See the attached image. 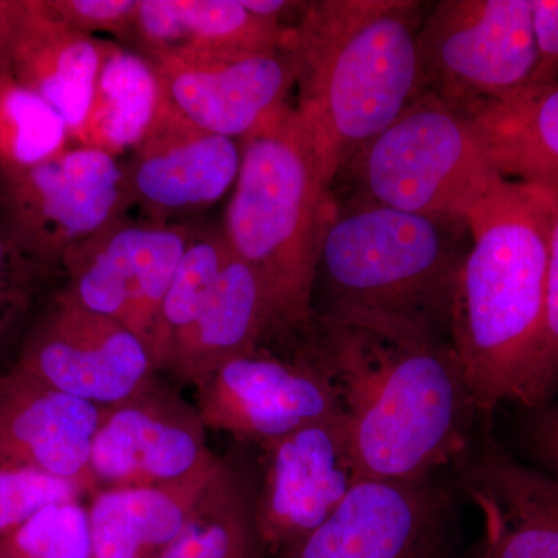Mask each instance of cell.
Here are the masks:
<instances>
[{"mask_svg": "<svg viewBox=\"0 0 558 558\" xmlns=\"http://www.w3.org/2000/svg\"><path fill=\"white\" fill-rule=\"evenodd\" d=\"M301 349L339 396L359 480L417 481L464 457L480 413L454 349L379 317H315Z\"/></svg>", "mask_w": 558, "mask_h": 558, "instance_id": "6da1fadb", "label": "cell"}, {"mask_svg": "<svg viewBox=\"0 0 558 558\" xmlns=\"http://www.w3.org/2000/svg\"><path fill=\"white\" fill-rule=\"evenodd\" d=\"M557 220L556 194L505 178L469 216L449 339L480 416L526 398Z\"/></svg>", "mask_w": 558, "mask_h": 558, "instance_id": "7a4b0ae2", "label": "cell"}, {"mask_svg": "<svg viewBox=\"0 0 558 558\" xmlns=\"http://www.w3.org/2000/svg\"><path fill=\"white\" fill-rule=\"evenodd\" d=\"M424 3L312 0L292 28L295 109L330 180L422 94Z\"/></svg>", "mask_w": 558, "mask_h": 558, "instance_id": "3957f363", "label": "cell"}, {"mask_svg": "<svg viewBox=\"0 0 558 558\" xmlns=\"http://www.w3.org/2000/svg\"><path fill=\"white\" fill-rule=\"evenodd\" d=\"M240 146L223 234L263 286L274 343L295 347L314 325L319 250L336 208L333 182L290 105L241 138Z\"/></svg>", "mask_w": 558, "mask_h": 558, "instance_id": "277c9868", "label": "cell"}, {"mask_svg": "<svg viewBox=\"0 0 558 558\" xmlns=\"http://www.w3.org/2000/svg\"><path fill=\"white\" fill-rule=\"evenodd\" d=\"M462 223L355 201L336 204L314 289L315 317L398 319L449 339L451 307L468 255ZM450 340V339H449Z\"/></svg>", "mask_w": 558, "mask_h": 558, "instance_id": "5b68a950", "label": "cell"}, {"mask_svg": "<svg viewBox=\"0 0 558 558\" xmlns=\"http://www.w3.org/2000/svg\"><path fill=\"white\" fill-rule=\"evenodd\" d=\"M348 163L359 201L462 226L502 179L469 117L432 94L418 95Z\"/></svg>", "mask_w": 558, "mask_h": 558, "instance_id": "8992f818", "label": "cell"}, {"mask_svg": "<svg viewBox=\"0 0 558 558\" xmlns=\"http://www.w3.org/2000/svg\"><path fill=\"white\" fill-rule=\"evenodd\" d=\"M422 94L472 116L531 87L537 69L532 0H442L417 36Z\"/></svg>", "mask_w": 558, "mask_h": 558, "instance_id": "52a82bcc", "label": "cell"}, {"mask_svg": "<svg viewBox=\"0 0 558 558\" xmlns=\"http://www.w3.org/2000/svg\"><path fill=\"white\" fill-rule=\"evenodd\" d=\"M132 205L123 165L81 146L28 167L0 165V226L44 275Z\"/></svg>", "mask_w": 558, "mask_h": 558, "instance_id": "ba28073f", "label": "cell"}, {"mask_svg": "<svg viewBox=\"0 0 558 558\" xmlns=\"http://www.w3.org/2000/svg\"><path fill=\"white\" fill-rule=\"evenodd\" d=\"M458 498L440 475L360 480L325 523L270 558H459Z\"/></svg>", "mask_w": 558, "mask_h": 558, "instance_id": "9c48e42d", "label": "cell"}, {"mask_svg": "<svg viewBox=\"0 0 558 558\" xmlns=\"http://www.w3.org/2000/svg\"><path fill=\"white\" fill-rule=\"evenodd\" d=\"M191 236L182 223L121 216L65 255L64 289L87 310L126 326L157 366L161 304Z\"/></svg>", "mask_w": 558, "mask_h": 558, "instance_id": "30bf717a", "label": "cell"}, {"mask_svg": "<svg viewBox=\"0 0 558 558\" xmlns=\"http://www.w3.org/2000/svg\"><path fill=\"white\" fill-rule=\"evenodd\" d=\"M14 366L100 409L138 395L160 374L134 332L87 310L64 288L28 333Z\"/></svg>", "mask_w": 558, "mask_h": 558, "instance_id": "8fae6325", "label": "cell"}, {"mask_svg": "<svg viewBox=\"0 0 558 558\" xmlns=\"http://www.w3.org/2000/svg\"><path fill=\"white\" fill-rule=\"evenodd\" d=\"M196 391L207 429L258 447L314 422L343 416L336 388L301 347L288 355L263 347L231 359Z\"/></svg>", "mask_w": 558, "mask_h": 558, "instance_id": "7c38bea8", "label": "cell"}, {"mask_svg": "<svg viewBox=\"0 0 558 558\" xmlns=\"http://www.w3.org/2000/svg\"><path fill=\"white\" fill-rule=\"evenodd\" d=\"M480 416L451 468L458 497L480 513L478 538L459 558H558V480L505 450Z\"/></svg>", "mask_w": 558, "mask_h": 558, "instance_id": "4fadbf2b", "label": "cell"}, {"mask_svg": "<svg viewBox=\"0 0 558 558\" xmlns=\"http://www.w3.org/2000/svg\"><path fill=\"white\" fill-rule=\"evenodd\" d=\"M259 449L253 510L270 558L325 523L360 480L344 416L314 422Z\"/></svg>", "mask_w": 558, "mask_h": 558, "instance_id": "5bb4252c", "label": "cell"}, {"mask_svg": "<svg viewBox=\"0 0 558 558\" xmlns=\"http://www.w3.org/2000/svg\"><path fill=\"white\" fill-rule=\"evenodd\" d=\"M218 458L197 407L157 377L138 395L102 409L87 469L95 494L174 483Z\"/></svg>", "mask_w": 558, "mask_h": 558, "instance_id": "9a60e30c", "label": "cell"}, {"mask_svg": "<svg viewBox=\"0 0 558 558\" xmlns=\"http://www.w3.org/2000/svg\"><path fill=\"white\" fill-rule=\"evenodd\" d=\"M165 105L194 126L244 138L288 105L296 69L288 47L153 62Z\"/></svg>", "mask_w": 558, "mask_h": 558, "instance_id": "2e32d148", "label": "cell"}, {"mask_svg": "<svg viewBox=\"0 0 558 558\" xmlns=\"http://www.w3.org/2000/svg\"><path fill=\"white\" fill-rule=\"evenodd\" d=\"M240 168L236 140L194 126L165 100L123 165L132 204L142 207L146 219L163 222L211 207L236 183Z\"/></svg>", "mask_w": 558, "mask_h": 558, "instance_id": "e0dca14e", "label": "cell"}, {"mask_svg": "<svg viewBox=\"0 0 558 558\" xmlns=\"http://www.w3.org/2000/svg\"><path fill=\"white\" fill-rule=\"evenodd\" d=\"M102 409L11 366L0 371V465L50 473L89 487L92 439Z\"/></svg>", "mask_w": 558, "mask_h": 558, "instance_id": "ac0fdd59", "label": "cell"}, {"mask_svg": "<svg viewBox=\"0 0 558 558\" xmlns=\"http://www.w3.org/2000/svg\"><path fill=\"white\" fill-rule=\"evenodd\" d=\"M292 28L255 16L241 0H138L130 46L159 62L288 47Z\"/></svg>", "mask_w": 558, "mask_h": 558, "instance_id": "d6986e66", "label": "cell"}, {"mask_svg": "<svg viewBox=\"0 0 558 558\" xmlns=\"http://www.w3.org/2000/svg\"><path fill=\"white\" fill-rule=\"evenodd\" d=\"M274 343V323L255 271L231 256L199 317L178 333L163 373L199 388L223 363Z\"/></svg>", "mask_w": 558, "mask_h": 558, "instance_id": "ffe728a7", "label": "cell"}, {"mask_svg": "<svg viewBox=\"0 0 558 558\" xmlns=\"http://www.w3.org/2000/svg\"><path fill=\"white\" fill-rule=\"evenodd\" d=\"M218 458L186 478L157 486L101 488L87 499L94 558H157L178 538L211 481Z\"/></svg>", "mask_w": 558, "mask_h": 558, "instance_id": "44dd1931", "label": "cell"}, {"mask_svg": "<svg viewBox=\"0 0 558 558\" xmlns=\"http://www.w3.org/2000/svg\"><path fill=\"white\" fill-rule=\"evenodd\" d=\"M102 44L61 21L47 0H24L10 72L60 113L69 138L89 109Z\"/></svg>", "mask_w": 558, "mask_h": 558, "instance_id": "7402d4cb", "label": "cell"}, {"mask_svg": "<svg viewBox=\"0 0 558 558\" xmlns=\"http://www.w3.org/2000/svg\"><path fill=\"white\" fill-rule=\"evenodd\" d=\"M492 167L558 197V86H535L468 116Z\"/></svg>", "mask_w": 558, "mask_h": 558, "instance_id": "603a6c76", "label": "cell"}, {"mask_svg": "<svg viewBox=\"0 0 558 558\" xmlns=\"http://www.w3.org/2000/svg\"><path fill=\"white\" fill-rule=\"evenodd\" d=\"M161 106L163 92L153 62L105 40L89 109L70 142L117 159L146 137Z\"/></svg>", "mask_w": 558, "mask_h": 558, "instance_id": "cb8c5ba5", "label": "cell"}, {"mask_svg": "<svg viewBox=\"0 0 558 558\" xmlns=\"http://www.w3.org/2000/svg\"><path fill=\"white\" fill-rule=\"evenodd\" d=\"M253 501L255 480L226 459L189 523L157 558H267Z\"/></svg>", "mask_w": 558, "mask_h": 558, "instance_id": "d4e9b609", "label": "cell"}, {"mask_svg": "<svg viewBox=\"0 0 558 558\" xmlns=\"http://www.w3.org/2000/svg\"><path fill=\"white\" fill-rule=\"evenodd\" d=\"M233 256L222 231L194 233L161 304L157 369L163 373L172 340L189 328L207 306L227 264Z\"/></svg>", "mask_w": 558, "mask_h": 558, "instance_id": "484cf974", "label": "cell"}, {"mask_svg": "<svg viewBox=\"0 0 558 558\" xmlns=\"http://www.w3.org/2000/svg\"><path fill=\"white\" fill-rule=\"evenodd\" d=\"M69 128L49 102L0 72V165L28 167L68 148Z\"/></svg>", "mask_w": 558, "mask_h": 558, "instance_id": "4316f807", "label": "cell"}, {"mask_svg": "<svg viewBox=\"0 0 558 558\" xmlns=\"http://www.w3.org/2000/svg\"><path fill=\"white\" fill-rule=\"evenodd\" d=\"M0 558H94L87 501L40 509L0 537Z\"/></svg>", "mask_w": 558, "mask_h": 558, "instance_id": "83f0119b", "label": "cell"}, {"mask_svg": "<svg viewBox=\"0 0 558 558\" xmlns=\"http://www.w3.org/2000/svg\"><path fill=\"white\" fill-rule=\"evenodd\" d=\"M90 495L89 487L78 481L60 478L39 470L0 465V537L47 506Z\"/></svg>", "mask_w": 558, "mask_h": 558, "instance_id": "f1b7e54d", "label": "cell"}, {"mask_svg": "<svg viewBox=\"0 0 558 558\" xmlns=\"http://www.w3.org/2000/svg\"><path fill=\"white\" fill-rule=\"evenodd\" d=\"M558 398V220L554 229L553 247L546 290L545 323L539 340L537 362L521 409H535Z\"/></svg>", "mask_w": 558, "mask_h": 558, "instance_id": "f546056e", "label": "cell"}, {"mask_svg": "<svg viewBox=\"0 0 558 558\" xmlns=\"http://www.w3.org/2000/svg\"><path fill=\"white\" fill-rule=\"evenodd\" d=\"M44 275L0 226V341L27 315Z\"/></svg>", "mask_w": 558, "mask_h": 558, "instance_id": "4dcf8cb0", "label": "cell"}, {"mask_svg": "<svg viewBox=\"0 0 558 558\" xmlns=\"http://www.w3.org/2000/svg\"><path fill=\"white\" fill-rule=\"evenodd\" d=\"M138 0H47L49 9L75 31L110 33L130 46Z\"/></svg>", "mask_w": 558, "mask_h": 558, "instance_id": "1f68e13d", "label": "cell"}, {"mask_svg": "<svg viewBox=\"0 0 558 558\" xmlns=\"http://www.w3.org/2000/svg\"><path fill=\"white\" fill-rule=\"evenodd\" d=\"M520 442L534 468L558 480V399L535 409H523Z\"/></svg>", "mask_w": 558, "mask_h": 558, "instance_id": "d6a6232c", "label": "cell"}, {"mask_svg": "<svg viewBox=\"0 0 558 558\" xmlns=\"http://www.w3.org/2000/svg\"><path fill=\"white\" fill-rule=\"evenodd\" d=\"M537 69L531 87L558 86V0H532Z\"/></svg>", "mask_w": 558, "mask_h": 558, "instance_id": "836d02e7", "label": "cell"}, {"mask_svg": "<svg viewBox=\"0 0 558 558\" xmlns=\"http://www.w3.org/2000/svg\"><path fill=\"white\" fill-rule=\"evenodd\" d=\"M24 0H0V72L11 69Z\"/></svg>", "mask_w": 558, "mask_h": 558, "instance_id": "e575fe53", "label": "cell"}]
</instances>
